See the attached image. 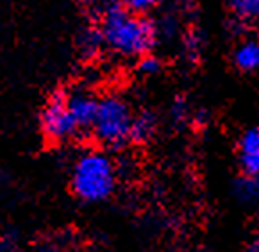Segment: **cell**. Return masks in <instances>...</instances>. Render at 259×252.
Returning <instances> with one entry per match:
<instances>
[{"label":"cell","mask_w":259,"mask_h":252,"mask_svg":"<svg viewBox=\"0 0 259 252\" xmlns=\"http://www.w3.org/2000/svg\"><path fill=\"white\" fill-rule=\"evenodd\" d=\"M68 107L80 133L92 131V125L97 116V109H99V99L88 90L73 88L68 90Z\"/></svg>","instance_id":"5b68a950"},{"label":"cell","mask_w":259,"mask_h":252,"mask_svg":"<svg viewBox=\"0 0 259 252\" xmlns=\"http://www.w3.org/2000/svg\"><path fill=\"white\" fill-rule=\"evenodd\" d=\"M236 154L241 174L259 176V127H250L241 133Z\"/></svg>","instance_id":"8992f818"},{"label":"cell","mask_w":259,"mask_h":252,"mask_svg":"<svg viewBox=\"0 0 259 252\" xmlns=\"http://www.w3.org/2000/svg\"><path fill=\"white\" fill-rule=\"evenodd\" d=\"M18 248V233L15 229H6L0 234V252H16Z\"/></svg>","instance_id":"2e32d148"},{"label":"cell","mask_w":259,"mask_h":252,"mask_svg":"<svg viewBox=\"0 0 259 252\" xmlns=\"http://www.w3.org/2000/svg\"><path fill=\"white\" fill-rule=\"evenodd\" d=\"M118 2L136 15H149L161 4V0H118Z\"/></svg>","instance_id":"9a60e30c"},{"label":"cell","mask_w":259,"mask_h":252,"mask_svg":"<svg viewBox=\"0 0 259 252\" xmlns=\"http://www.w3.org/2000/svg\"><path fill=\"white\" fill-rule=\"evenodd\" d=\"M234 193L245 204H259V176H245L238 177L234 183Z\"/></svg>","instance_id":"8fae6325"},{"label":"cell","mask_w":259,"mask_h":252,"mask_svg":"<svg viewBox=\"0 0 259 252\" xmlns=\"http://www.w3.org/2000/svg\"><path fill=\"white\" fill-rule=\"evenodd\" d=\"M159 122L154 111L143 109L133 118V127H131V143L136 145H145L157 134Z\"/></svg>","instance_id":"ba28073f"},{"label":"cell","mask_w":259,"mask_h":252,"mask_svg":"<svg viewBox=\"0 0 259 252\" xmlns=\"http://www.w3.org/2000/svg\"><path fill=\"white\" fill-rule=\"evenodd\" d=\"M39 125L52 143H68L80 133L68 107V90H56L45 102L39 115Z\"/></svg>","instance_id":"277c9868"},{"label":"cell","mask_w":259,"mask_h":252,"mask_svg":"<svg viewBox=\"0 0 259 252\" xmlns=\"http://www.w3.org/2000/svg\"><path fill=\"white\" fill-rule=\"evenodd\" d=\"M161 68H163V63H161V59L152 52L145 54V56H141V58L138 59V72H140L141 75H156V73L161 72Z\"/></svg>","instance_id":"5bb4252c"},{"label":"cell","mask_w":259,"mask_h":252,"mask_svg":"<svg viewBox=\"0 0 259 252\" xmlns=\"http://www.w3.org/2000/svg\"><path fill=\"white\" fill-rule=\"evenodd\" d=\"M118 184V166L104 150H84L72 164L70 186L77 199L86 204L107 200Z\"/></svg>","instance_id":"7a4b0ae2"},{"label":"cell","mask_w":259,"mask_h":252,"mask_svg":"<svg viewBox=\"0 0 259 252\" xmlns=\"http://www.w3.org/2000/svg\"><path fill=\"white\" fill-rule=\"evenodd\" d=\"M77 47H79L80 56L86 59L95 58V56H99V54L102 52L104 39L99 31V27H97V23L82 29V32L79 34V39H77Z\"/></svg>","instance_id":"30bf717a"},{"label":"cell","mask_w":259,"mask_h":252,"mask_svg":"<svg viewBox=\"0 0 259 252\" xmlns=\"http://www.w3.org/2000/svg\"><path fill=\"white\" fill-rule=\"evenodd\" d=\"M234 23L241 27L259 23V0H225Z\"/></svg>","instance_id":"9c48e42d"},{"label":"cell","mask_w":259,"mask_h":252,"mask_svg":"<svg viewBox=\"0 0 259 252\" xmlns=\"http://www.w3.org/2000/svg\"><path fill=\"white\" fill-rule=\"evenodd\" d=\"M104 49L122 59H140L157 43V25L147 15L125 9L118 0H100L95 11Z\"/></svg>","instance_id":"6da1fadb"},{"label":"cell","mask_w":259,"mask_h":252,"mask_svg":"<svg viewBox=\"0 0 259 252\" xmlns=\"http://www.w3.org/2000/svg\"><path fill=\"white\" fill-rule=\"evenodd\" d=\"M233 65L243 73L259 72V38H241L233 50Z\"/></svg>","instance_id":"52a82bcc"},{"label":"cell","mask_w":259,"mask_h":252,"mask_svg":"<svg viewBox=\"0 0 259 252\" xmlns=\"http://www.w3.org/2000/svg\"><path fill=\"white\" fill-rule=\"evenodd\" d=\"M170 118L177 127L186 125L188 120L191 118L190 104L186 102V99H183V97H177V99L174 100V104H171V107H170Z\"/></svg>","instance_id":"4fadbf2b"},{"label":"cell","mask_w":259,"mask_h":252,"mask_svg":"<svg viewBox=\"0 0 259 252\" xmlns=\"http://www.w3.org/2000/svg\"><path fill=\"white\" fill-rule=\"evenodd\" d=\"M133 118L131 106L122 97L106 95L99 99V109L90 133L104 149L120 150L131 143Z\"/></svg>","instance_id":"3957f363"},{"label":"cell","mask_w":259,"mask_h":252,"mask_svg":"<svg viewBox=\"0 0 259 252\" xmlns=\"http://www.w3.org/2000/svg\"><path fill=\"white\" fill-rule=\"evenodd\" d=\"M247 252H259V240H254L247 247Z\"/></svg>","instance_id":"ac0fdd59"},{"label":"cell","mask_w":259,"mask_h":252,"mask_svg":"<svg viewBox=\"0 0 259 252\" xmlns=\"http://www.w3.org/2000/svg\"><path fill=\"white\" fill-rule=\"evenodd\" d=\"M202 49H204L202 34H200L197 29L188 31L186 36L183 38V52L188 61L197 63L198 59H200V56H202Z\"/></svg>","instance_id":"7c38bea8"},{"label":"cell","mask_w":259,"mask_h":252,"mask_svg":"<svg viewBox=\"0 0 259 252\" xmlns=\"http://www.w3.org/2000/svg\"><path fill=\"white\" fill-rule=\"evenodd\" d=\"M257 224H259V213H257Z\"/></svg>","instance_id":"d6986e66"},{"label":"cell","mask_w":259,"mask_h":252,"mask_svg":"<svg viewBox=\"0 0 259 252\" xmlns=\"http://www.w3.org/2000/svg\"><path fill=\"white\" fill-rule=\"evenodd\" d=\"M34 252H61V248H59L57 243H54V241H43V243H39L34 248Z\"/></svg>","instance_id":"e0dca14e"}]
</instances>
